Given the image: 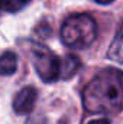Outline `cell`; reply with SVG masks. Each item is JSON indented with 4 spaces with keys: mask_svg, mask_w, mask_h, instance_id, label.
<instances>
[{
    "mask_svg": "<svg viewBox=\"0 0 123 124\" xmlns=\"http://www.w3.org/2000/svg\"><path fill=\"white\" fill-rule=\"evenodd\" d=\"M83 102L90 113H117L123 107V72L113 68L98 72L86 85Z\"/></svg>",
    "mask_w": 123,
    "mask_h": 124,
    "instance_id": "obj_1",
    "label": "cell"
},
{
    "mask_svg": "<svg viewBox=\"0 0 123 124\" xmlns=\"http://www.w3.org/2000/svg\"><path fill=\"white\" fill-rule=\"evenodd\" d=\"M97 36V23L90 15H72L61 26L62 43L72 49H83L91 45Z\"/></svg>",
    "mask_w": 123,
    "mask_h": 124,
    "instance_id": "obj_2",
    "label": "cell"
},
{
    "mask_svg": "<svg viewBox=\"0 0 123 124\" xmlns=\"http://www.w3.org/2000/svg\"><path fill=\"white\" fill-rule=\"evenodd\" d=\"M60 58L44 45L32 46V62L38 75L45 82H54L60 78Z\"/></svg>",
    "mask_w": 123,
    "mask_h": 124,
    "instance_id": "obj_3",
    "label": "cell"
},
{
    "mask_svg": "<svg viewBox=\"0 0 123 124\" xmlns=\"http://www.w3.org/2000/svg\"><path fill=\"white\" fill-rule=\"evenodd\" d=\"M38 93L33 87H25L15 95L13 100V110L18 114H29L36 102Z\"/></svg>",
    "mask_w": 123,
    "mask_h": 124,
    "instance_id": "obj_4",
    "label": "cell"
},
{
    "mask_svg": "<svg viewBox=\"0 0 123 124\" xmlns=\"http://www.w3.org/2000/svg\"><path fill=\"white\" fill-rule=\"evenodd\" d=\"M81 66V61L75 55H65V58L60 61V78L70 79L72 78Z\"/></svg>",
    "mask_w": 123,
    "mask_h": 124,
    "instance_id": "obj_5",
    "label": "cell"
},
{
    "mask_svg": "<svg viewBox=\"0 0 123 124\" xmlns=\"http://www.w3.org/2000/svg\"><path fill=\"white\" fill-rule=\"evenodd\" d=\"M16 69H18V56L15 52L7 51L0 55V75L1 77L12 75L16 72Z\"/></svg>",
    "mask_w": 123,
    "mask_h": 124,
    "instance_id": "obj_6",
    "label": "cell"
},
{
    "mask_svg": "<svg viewBox=\"0 0 123 124\" xmlns=\"http://www.w3.org/2000/svg\"><path fill=\"white\" fill-rule=\"evenodd\" d=\"M107 56L112 61L123 63V29H120L117 32V35L114 36V39L109 48Z\"/></svg>",
    "mask_w": 123,
    "mask_h": 124,
    "instance_id": "obj_7",
    "label": "cell"
},
{
    "mask_svg": "<svg viewBox=\"0 0 123 124\" xmlns=\"http://www.w3.org/2000/svg\"><path fill=\"white\" fill-rule=\"evenodd\" d=\"M31 0H0V10L15 13L22 10Z\"/></svg>",
    "mask_w": 123,
    "mask_h": 124,
    "instance_id": "obj_8",
    "label": "cell"
},
{
    "mask_svg": "<svg viewBox=\"0 0 123 124\" xmlns=\"http://www.w3.org/2000/svg\"><path fill=\"white\" fill-rule=\"evenodd\" d=\"M87 124H110V120L109 118H97V120H91Z\"/></svg>",
    "mask_w": 123,
    "mask_h": 124,
    "instance_id": "obj_9",
    "label": "cell"
},
{
    "mask_svg": "<svg viewBox=\"0 0 123 124\" xmlns=\"http://www.w3.org/2000/svg\"><path fill=\"white\" fill-rule=\"evenodd\" d=\"M96 3H98V4H110V3H113L114 0H94Z\"/></svg>",
    "mask_w": 123,
    "mask_h": 124,
    "instance_id": "obj_10",
    "label": "cell"
}]
</instances>
